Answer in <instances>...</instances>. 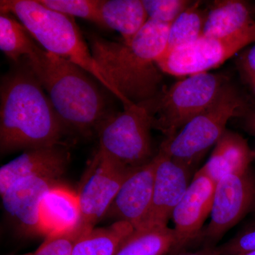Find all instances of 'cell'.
<instances>
[{"label":"cell","mask_w":255,"mask_h":255,"mask_svg":"<svg viewBox=\"0 0 255 255\" xmlns=\"http://www.w3.org/2000/svg\"><path fill=\"white\" fill-rule=\"evenodd\" d=\"M182 251L174 229L146 226L135 230L116 255H176Z\"/></svg>","instance_id":"20"},{"label":"cell","mask_w":255,"mask_h":255,"mask_svg":"<svg viewBox=\"0 0 255 255\" xmlns=\"http://www.w3.org/2000/svg\"><path fill=\"white\" fill-rule=\"evenodd\" d=\"M25 62L67 130L90 135L112 115L105 95L85 70L36 43Z\"/></svg>","instance_id":"3"},{"label":"cell","mask_w":255,"mask_h":255,"mask_svg":"<svg viewBox=\"0 0 255 255\" xmlns=\"http://www.w3.org/2000/svg\"><path fill=\"white\" fill-rule=\"evenodd\" d=\"M252 9H253V14H255V6L254 8L252 7Z\"/></svg>","instance_id":"34"},{"label":"cell","mask_w":255,"mask_h":255,"mask_svg":"<svg viewBox=\"0 0 255 255\" xmlns=\"http://www.w3.org/2000/svg\"><path fill=\"white\" fill-rule=\"evenodd\" d=\"M219 255H244L255 252V222L221 246L215 247Z\"/></svg>","instance_id":"27"},{"label":"cell","mask_w":255,"mask_h":255,"mask_svg":"<svg viewBox=\"0 0 255 255\" xmlns=\"http://www.w3.org/2000/svg\"><path fill=\"white\" fill-rule=\"evenodd\" d=\"M58 184V179L52 178H26L1 194L5 211L20 231L30 236L41 235L40 204L47 191Z\"/></svg>","instance_id":"14"},{"label":"cell","mask_w":255,"mask_h":255,"mask_svg":"<svg viewBox=\"0 0 255 255\" xmlns=\"http://www.w3.org/2000/svg\"><path fill=\"white\" fill-rule=\"evenodd\" d=\"M102 27L119 32L124 41H129L148 20L141 0H103L100 5Z\"/></svg>","instance_id":"19"},{"label":"cell","mask_w":255,"mask_h":255,"mask_svg":"<svg viewBox=\"0 0 255 255\" xmlns=\"http://www.w3.org/2000/svg\"><path fill=\"white\" fill-rule=\"evenodd\" d=\"M159 152L161 158L156 169L152 202L142 227L167 226L191 182V169L178 163L162 150Z\"/></svg>","instance_id":"12"},{"label":"cell","mask_w":255,"mask_h":255,"mask_svg":"<svg viewBox=\"0 0 255 255\" xmlns=\"http://www.w3.org/2000/svg\"><path fill=\"white\" fill-rule=\"evenodd\" d=\"M230 82L227 75L204 73L183 78L145 106L152 127L172 138L209 108Z\"/></svg>","instance_id":"6"},{"label":"cell","mask_w":255,"mask_h":255,"mask_svg":"<svg viewBox=\"0 0 255 255\" xmlns=\"http://www.w3.org/2000/svg\"><path fill=\"white\" fill-rule=\"evenodd\" d=\"M176 255H219L215 251L214 248H205L202 251L195 252V253H184L182 254Z\"/></svg>","instance_id":"30"},{"label":"cell","mask_w":255,"mask_h":255,"mask_svg":"<svg viewBox=\"0 0 255 255\" xmlns=\"http://www.w3.org/2000/svg\"><path fill=\"white\" fill-rule=\"evenodd\" d=\"M245 128L250 133L255 137V106L248 107L246 113L243 116Z\"/></svg>","instance_id":"29"},{"label":"cell","mask_w":255,"mask_h":255,"mask_svg":"<svg viewBox=\"0 0 255 255\" xmlns=\"http://www.w3.org/2000/svg\"><path fill=\"white\" fill-rule=\"evenodd\" d=\"M112 114L99 128L98 150L111 160L137 169L153 159L152 119L143 105H132Z\"/></svg>","instance_id":"7"},{"label":"cell","mask_w":255,"mask_h":255,"mask_svg":"<svg viewBox=\"0 0 255 255\" xmlns=\"http://www.w3.org/2000/svg\"><path fill=\"white\" fill-rule=\"evenodd\" d=\"M201 4L200 1H194L171 23L164 53L196 41L203 36L209 9H203Z\"/></svg>","instance_id":"22"},{"label":"cell","mask_w":255,"mask_h":255,"mask_svg":"<svg viewBox=\"0 0 255 255\" xmlns=\"http://www.w3.org/2000/svg\"><path fill=\"white\" fill-rule=\"evenodd\" d=\"M70 155L63 145L25 150L0 168V194L14 183L29 177L58 179L65 173Z\"/></svg>","instance_id":"15"},{"label":"cell","mask_w":255,"mask_h":255,"mask_svg":"<svg viewBox=\"0 0 255 255\" xmlns=\"http://www.w3.org/2000/svg\"><path fill=\"white\" fill-rule=\"evenodd\" d=\"M243 80L246 82L252 93L255 97V78H243Z\"/></svg>","instance_id":"31"},{"label":"cell","mask_w":255,"mask_h":255,"mask_svg":"<svg viewBox=\"0 0 255 255\" xmlns=\"http://www.w3.org/2000/svg\"><path fill=\"white\" fill-rule=\"evenodd\" d=\"M36 41L26 28L12 15H0V49L8 58L19 63L31 53Z\"/></svg>","instance_id":"23"},{"label":"cell","mask_w":255,"mask_h":255,"mask_svg":"<svg viewBox=\"0 0 255 255\" xmlns=\"http://www.w3.org/2000/svg\"><path fill=\"white\" fill-rule=\"evenodd\" d=\"M161 155L137 168L123 183L105 216L116 221H124L134 229L143 226L150 211L155 172Z\"/></svg>","instance_id":"11"},{"label":"cell","mask_w":255,"mask_h":255,"mask_svg":"<svg viewBox=\"0 0 255 255\" xmlns=\"http://www.w3.org/2000/svg\"><path fill=\"white\" fill-rule=\"evenodd\" d=\"M0 96L1 153L62 145L67 129L26 62L2 78Z\"/></svg>","instance_id":"2"},{"label":"cell","mask_w":255,"mask_h":255,"mask_svg":"<svg viewBox=\"0 0 255 255\" xmlns=\"http://www.w3.org/2000/svg\"><path fill=\"white\" fill-rule=\"evenodd\" d=\"M249 107L230 82L212 105L191 119L177 135L166 138L159 150L178 163L192 169L216 145L229 120L243 117Z\"/></svg>","instance_id":"5"},{"label":"cell","mask_w":255,"mask_h":255,"mask_svg":"<svg viewBox=\"0 0 255 255\" xmlns=\"http://www.w3.org/2000/svg\"><path fill=\"white\" fill-rule=\"evenodd\" d=\"M41 235L48 236L72 231L81 221L78 194L58 185L43 196L39 208Z\"/></svg>","instance_id":"17"},{"label":"cell","mask_w":255,"mask_h":255,"mask_svg":"<svg viewBox=\"0 0 255 255\" xmlns=\"http://www.w3.org/2000/svg\"><path fill=\"white\" fill-rule=\"evenodd\" d=\"M148 19L171 24L194 1L189 0H142Z\"/></svg>","instance_id":"26"},{"label":"cell","mask_w":255,"mask_h":255,"mask_svg":"<svg viewBox=\"0 0 255 255\" xmlns=\"http://www.w3.org/2000/svg\"><path fill=\"white\" fill-rule=\"evenodd\" d=\"M86 233L80 225L72 231L50 235L33 255H73L77 243Z\"/></svg>","instance_id":"25"},{"label":"cell","mask_w":255,"mask_h":255,"mask_svg":"<svg viewBox=\"0 0 255 255\" xmlns=\"http://www.w3.org/2000/svg\"><path fill=\"white\" fill-rule=\"evenodd\" d=\"M237 63L243 78H255V43L242 53Z\"/></svg>","instance_id":"28"},{"label":"cell","mask_w":255,"mask_h":255,"mask_svg":"<svg viewBox=\"0 0 255 255\" xmlns=\"http://www.w3.org/2000/svg\"><path fill=\"white\" fill-rule=\"evenodd\" d=\"M216 184L200 171L191 179L185 194L174 209V231L182 249L198 241L201 228L212 210Z\"/></svg>","instance_id":"13"},{"label":"cell","mask_w":255,"mask_h":255,"mask_svg":"<svg viewBox=\"0 0 255 255\" xmlns=\"http://www.w3.org/2000/svg\"><path fill=\"white\" fill-rule=\"evenodd\" d=\"M137 169L123 167L97 150L77 194L81 211L80 225L85 232L94 229L105 216L123 183Z\"/></svg>","instance_id":"10"},{"label":"cell","mask_w":255,"mask_h":255,"mask_svg":"<svg viewBox=\"0 0 255 255\" xmlns=\"http://www.w3.org/2000/svg\"></svg>","instance_id":"36"},{"label":"cell","mask_w":255,"mask_h":255,"mask_svg":"<svg viewBox=\"0 0 255 255\" xmlns=\"http://www.w3.org/2000/svg\"><path fill=\"white\" fill-rule=\"evenodd\" d=\"M242 34H255V20L249 4L241 0L213 1L203 36L224 38Z\"/></svg>","instance_id":"18"},{"label":"cell","mask_w":255,"mask_h":255,"mask_svg":"<svg viewBox=\"0 0 255 255\" xmlns=\"http://www.w3.org/2000/svg\"><path fill=\"white\" fill-rule=\"evenodd\" d=\"M170 25L148 19L129 41L87 35L92 56L124 108L147 105L162 93L163 73L157 61L165 51Z\"/></svg>","instance_id":"1"},{"label":"cell","mask_w":255,"mask_h":255,"mask_svg":"<svg viewBox=\"0 0 255 255\" xmlns=\"http://www.w3.org/2000/svg\"><path fill=\"white\" fill-rule=\"evenodd\" d=\"M244 255H255V252H253V253H248V254H246Z\"/></svg>","instance_id":"33"},{"label":"cell","mask_w":255,"mask_h":255,"mask_svg":"<svg viewBox=\"0 0 255 255\" xmlns=\"http://www.w3.org/2000/svg\"><path fill=\"white\" fill-rule=\"evenodd\" d=\"M128 223L116 221L105 228H94L79 240L73 255H116L133 231Z\"/></svg>","instance_id":"21"},{"label":"cell","mask_w":255,"mask_h":255,"mask_svg":"<svg viewBox=\"0 0 255 255\" xmlns=\"http://www.w3.org/2000/svg\"><path fill=\"white\" fill-rule=\"evenodd\" d=\"M255 209V177L251 169L223 177L216 185L211 221L201 231L198 241L205 248H215L231 228Z\"/></svg>","instance_id":"9"},{"label":"cell","mask_w":255,"mask_h":255,"mask_svg":"<svg viewBox=\"0 0 255 255\" xmlns=\"http://www.w3.org/2000/svg\"><path fill=\"white\" fill-rule=\"evenodd\" d=\"M0 10L16 17L43 49L80 67L117 97L73 18L48 9L38 0H1Z\"/></svg>","instance_id":"4"},{"label":"cell","mask_w":255,"mask_h":255,"mask_svg":"<svg viewBox=\"0 0 255 255\" xmlns=\"http://www.w3.org/2000/svg\"><path fill=\"white\" fill-rule=\"evenodd\" d=\"M50 10L70 16L92 21L101 26V0H38Z\"/></svg>","instance_id":"24"},{"label":"cell","mask_w":255,"mask_h":255,"mask_svg":"<svg viewBox=\"0 0 255 255\" xmlns=\"http://www.w3.org/2000/svg\"><path fill=\"white\" fill-rule=\"evenodd\" d=\"M254 159V151L246 139L236 132L226 130L209 160L199 171L216 184L229 174L244 173L249 170Z\"/></svg>","instance_id":"16"},{"label":"cell","mask_w":255,"mask_h":255,"mask_svg":"<svg viewBox=\"0 0 255 255\" xmlns=\"http://www.w3.org/2000/svg\"><path fill=\"white\" fill-rule=\"evenodd\" d=\"M253 151H254V155H255V150H253Z\"/></svg>","instance_id":"35"},{"label":"cell","mask_w":255,"mask_h":255,"mask_svg":"<svg viewBox=\"0 0 255 255\" xmlns=\"http://www.w3.org/2000/svg\"><path fill=\"white\" fill-rule=\"evenodd\" d=\"M255 43V34L216 38L202 36L161 55L157 65L161 71L176 77L209 73L243 48Z\"/></svg>","instance_id":"8"},{"label":"cell","mask_w":255,"mask_h":255,"mask_svg":"<svg viewBox=\"0 0 255 255\" xmlns=\"http://www.w3.org/2000/svg\"><path fill=\"white\" fill-rule=\"evenodd\" d=\"M33 253H26V254H23V255H33Z\"/></svg>","instance_id":"32"}]
</instances>
